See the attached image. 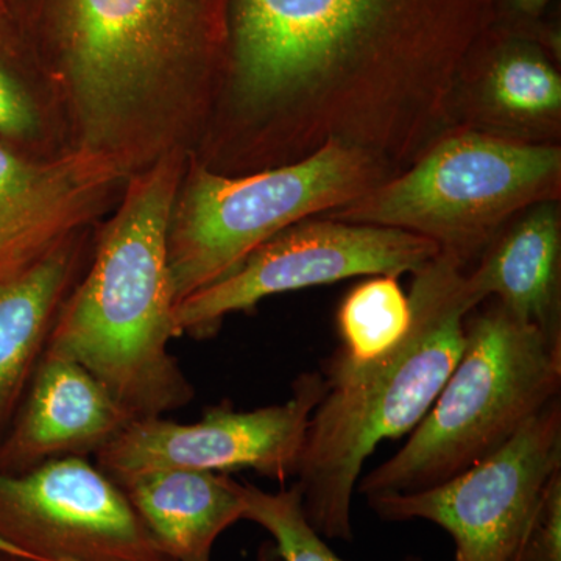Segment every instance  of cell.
Masks as SVG:
<instances>
[{
    "label": "cell",
    "mask_w": 561,
    "mask_h": 561,
    "mask_svg": "<svg viewBox=\"0 0 561 561\" xmlns=\"http://www.w3.org/2000/svg\"><path fill=\"white\" fill-rule=\"evenodd\" d=\"M496 22V0H231L239 127L276 165L337 142L397 175L456 128L461 69Z\"/></svg>",
    "instance_id": "1"
},
{
    "label": "cell",
    "mask_w": 561,
    "mask_h": 561,
    "mask_svg": "<svg viewBox=\"0 0 561 561\" xmlns=\"http://www.w3.org/2000/svg\"><path fill=\"white\" fill-rule=\"evenodd\" d=\"M468 267L448 253L413 273L411 327L386 356L324 365L327 393L309 420L297 470L302 512L321 537L353 540L351 502L365 460L419 426L461 356L465 320L481 306Z\"/></svg>",
    "instance_id": "2"
},
{
    "label": "cell",
    "mask_w": 561,
    "mask_h": 561,
    "mask_svg": "<svg viewBox=\"0 0 561 561\" xmlns=\"http://www.w3.org/2000/svg\"><path fill=\"white\" fill-rule=\"evenodd\" d=\"M176 186L175 160L158 162L131 184L46 348L87 368L133 420L165 415L195 397L169 351L181 335L168 254Z\"/></svg>",
    "instance_id": "3"
},
{
    "label": "cell",
    "mask_w": 561,
    "mask_h": 561,
    "mask_svg": "<svg viewBox=\"0 0 561 561\" xmlns=\"http://www.w3.org/2000/svg\"><path fill=\"white\" fill-rule=\"evenodd\" d=\"M33 10L65 65L87 138L114 142L173 83L227 61L231 0H11Z\"/></svg>",
    "instance_id": "4"
},
{
    "label": "cell",
    "mask_w": 561,
    "mask_h": 561,
    "mask_svg": "<svg viewBox=\"0 0 561 561\" xmlns=\"http://www.w3.org/2000/svg\"><path fill=\"white\" fill-rule=\"evenodd\" d=\"M561 341L497 301L472 309L440 394L404 446L362 479L365 497L432 489L497 451L560 397Z\"/></svg>",
    "instance_id": "5"
},
{
    "label": "cell",
    "mask_w": 561,
    "mask_h": 561,
    "mask_svg": "<svg viewBox=\"0 0 561 561\" xmlns=\"http://www.w3.org/2000/svg\"><path fill=\"white\" fill-rule=\"evenodd\" d=\"M560 197V144L456 127L404 171L319 217L413 232L468 267L513 217Z\"/></svg>",
    "instance_id": "6"
},
{
    "label": "cell",
    "mask_w": 561,
    "mask_h": 561,
    "mask_svg": "<svg viewBox=\"0 0 561 561\" xmlns=\"http://www.w3.org/2000/svg\"><path fill=\"white\" fill-rule=\"evenodd\" d=\"M389 179L391 173L378 161L337 142L250 175L197 169L169 225L176 305L230 275L290 225L342 208Z\"/></svg>",
    "instance_id": "7"
},
{
    "label": "cell",
    "mask_w": 561,
    "mask_h": 561,
    "mask_svg": "<svg viewBox=\"0 0 561 561\" xmlns=\"http://www.w3.org/2000/svg\"><path fill=\"white\" fill-rule=\"evenodd\" d=\"M437 243L413 232L309 217L257 247L230 275L195 291L175 308L181 335L206 339L225 317L253 311L273 295L356 276H401L426 267Z\"/></svg>",
    "instance_id": "8"
},
{
    "label": "cell",
    "mask_w": 561,
    "mask_h": 561,
    "mask_svg": "<svg viewBox=\"0 0 561 561\" xmlns=\"http://www.w3.org/2000/svg\"><path fill=\"white\" fill-rule=\"evenodd\" d=\"M561 471V401L497 451L432 489L368 497L389 522L426 519L451 535L457 561H512L549 481Z\"/></svg>",
    "instance_id": "9"
},
{
    "label": "cell",
    "mask_w": 561,
    "mask_h": 561,
    "mask_svg": "<svg viewBox=\"0 0 561 561\" xmlns=\"http://www.w3.org/2000/svg\"><path fill=\"white\" fill-rule=\"evenodd\" d=\"M0 552L31 560L172 561L121 486L87 457L0 474Z\"/></svg>",
    "instance_id": "10"
},
{
    "label": "cell",
    "mask_w": 561,
    "mask_h": 561,
    "mask_svg": "<svg viewBox=\"0 0 561 561\" xmlns=\"http://www.w3.org/2000/svg\"><path fill=\"white\" fill-rule=\"evenodd\" d=\"M324 393L323 373H305L283 404L249 412L217 405L190 424L162 416L133 420L95 454V465L114 482L157 470H253L284 482L297 476L306 430Z\"/></svg>",
    "instance_id": "11"
},
{
    "label": "cell",
    "mask_w": 561,
    "mask_h": 561,
    "mask_svg": "<svg viewBox=\"0 0 561 561\" xmlns=\"http://www.w3.org/2000/svg\"><path fill=\"white\" fill-rule=\"evenodd\" d=\"M541 33L496 24L465 62L456 127L524 144H559L561 76Z\"/></svg>",
    "instance_id": "12"
},
{
    "label": "cell",
    "mask_w": 561,
    "mask_h": 561,
    "mask_svg": "<svg viewBox=\"0 0 561 561\" xmlns=\"http://www.w3.org/2000/svg\"><path fill=\"white\" fill-rule=\"evenodd\" d=\"M133 421L87 368L44 351L16 415L0 438V474L62 457L95 456Z\"/></svg>",
    "instance_id": "13"
},
{
    "label": "cell",
    "mask_w": 561,
    "mask_h": 561,
    "mask_svg": "<svg viewBox=\"0 0 561 561\" xmlns=\"http://www.w3.org/2000/svg\"><path fill=\"white\" fill-rule=\"evenodd\" d=\"M102 153L35 165L0 146V286L70 241L110 171Z\"/></svg>",
    "instance_id": "14"
},
{
    "label": "cell",
    "mask_w": 561,
    "mask_h": 561,
    "mask_svg": "<svg viewBox=\"0 0 561 561\" xmlns=\"http://www.w3.org/2000/svg\"><path fill=\"white\" fill-rule=\"evenodd\" d=\"M478 301L561 341L560 201L537 203L513 217L467 273Z\"/></svg>",
    "instance_id": "15"
},
{
    "label": "cell",
    "mask_w": 561,
    "mask_h": 561,
    "mask_svg": "<svg viewBox=\"0 0 561 561\" xmlns=\"http://www.w3.org/2000/svg\"><path fill=\"white\" fill-rule=\"evenodd\" d=\"M116 483L172 561H209L220 534L245 515L242 483L225 472L146 471Z\"/></svg>",
    "instance_id": "16"
},
{
    "label": "cell",
    "mask_w": 561,
    "mask_h": 561,
    "mask_svg": "<svg viewBox=\"0 0 561 561\" xmlns=\"http://www.w3.org/2000/svg\"><path fill=\"white\" fill-rule=\"evenodd\" d=\"M79 253L66 242L0 286V438L16 415L72 286Z\"/></svg>",
    "instance_id": "17"
},
{
    "label": "cell",
    "mask_w": 561,
    "mask_h": 561,
    "mask_svg": "<svg viewBox=\"0 0 561 561\" xmlns=\"http://www.w3.org/2000/svg\"><path fill=\"white\" fill-rule=\"evenodd\" d=\"M411 317L409 295L397 276H373L343 298L337 311L339 351L354 362L379 359L402 341Z\"/></svg>",
    "instance_id": "18"
},
{
    "label": "cell",
    "mask_w": 561,
    "mask_h": 561,
    "mask_svg": "<svg viewBox=\"0 0 561 561\" xmlns=\"http://www.w3.org/2000/svg\"><path fill=\"white\" fill-rule=\"evenodd\" d=\"M242 496L245 502L243 519L260 524L272 535L276 552L284 561H346L332 551L306 519L297 483L278 493L242 483Z\"/></svg>",
    "instance_id": "19"
},
{
    "label": "cell",
    "mask_w": 561,
    "mask_h": 561,
    "mask_svg": "<svg viewBox=\"0 0 561 561\" xmlns=\"http://www.w3.org/2000/svg\"><path fill=\"white\" fill-rule=\"evenodd\" d=\"M512 561H561V471L546 486Z\"/></svg>",
    "instance_id": "20"
},
{
    "label": "cell",
    "mask_w": 561,
    "mask_h": 561,
    "mask_svg": "<svg viewBox=\"0 0 561 561\" xmlns=\"http://www.w3.org/2000/svg\"><path fill=\"white\" fill-rule=\"evenodd\" d=\"M38 121L31 98L18 80L0 66V135H32Z\"/></svg>",
    "instance_id": "21"
},
{
    "label": "cell",
    "mask_w": 561,
    "mask_h": 561,
    "mask_svg": "<svg viewBox=\"0 0 561 561\" xmlns=\"http://www.w3.org/2000/svg\"><path fill=\"white\" fill-rule=\"evenodd\" d=\"M552 0H496L497 22L505 27L531 31Z\"/></svg>",
    "instance_id": "22"
},
{
    "label": "cell",
    "mask_w": 561,
    "mask_h": 561,
    "mask_svg": "<svg viewBox=\"0 0 561 561\" xmlns=\"http://www.w3.org/2000/svg\"><path fill=\"white\" fill-rule=\"evenodd\" d=\"M0 561H35V560L25 559V557H21V556H14V553L0 552Z\"/></svg>",
    "instance_id": "23"
},
{
    "label": "cell",
    "mask_w": 561,
    "mask_h": 561,
    "mask_svg": "<svg viewBox=\"0 0 561 561\" xmlns=\"http://www.w3.org/2000/svg\"><path fill=\"white\" fill-rule=\"evenodd\" d=\"M35 561H77V560H68V559H54V560H35Z\"/></svg>",
    "instance_id": "24"
}]
</instances>
